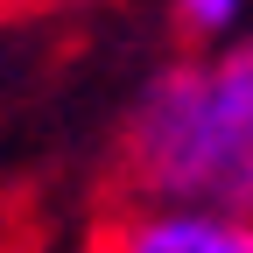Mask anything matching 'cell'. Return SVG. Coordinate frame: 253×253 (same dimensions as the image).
I'll list each match as a JSON object with an SVG mask.
<instances>
[{
	"label": "cell",
	"instance_id": "cell-1",
	"mask_svg": "<svg viewBox=\"0 0 253 253\" xmlns=\"http://www.w3.org/2000/svg\"><path fill=\"white\" fill-rule=\"evenodd\" d=\"M126 197L155 204H211L253 218V56L246 42H218L162 63L120 134Z\"/></svg>",
	"mask_w": 253,
	"mask_h": 253
},
{
	"label": "cell",
	"instance_id": "cell-4",
	"mask_svg": "<svg viewBox=\"0 0 253 253\" xmlns=\"http://www.w3.org/2000/svg\"><path fill=\"white\" fill-rule=\"evenodd\" d=\"M239 42H246V56H253V28H246V36H239Z\"/></svg>",
	"mask_w": 253,
	"mask_h": 253
},
{
	"label": "cell",
	"instance_id": "cell-3",
	"mask_svg": "<svg viewBox=\"0 0 253 253\" xmlns=\"http://www.w3.org/2000/svg\"><path fill=\"white\" fill-rule=\"evenodd\" d=\"M246 7H253V0H169L176 28H183L190 42H204V49H218V42H239V21H246Z\"/></svg>",
	"mask_w": 253,
	"mask_h": 253
},
{
	"label": "cell",
	"instance_id": "cell-2",
	"mask_svg": "<svg viewBox=\"0 0 253 253\" xmlns=\"http://www.w3.org/2000/svg\"><path fill=\"white\" fill-rule=\"evenodd\" d=\"M99 253H253V218L246 211H211V204H155V197H126Z\"/></svg>",
	"mask_w": 253,
	"mask_h": 253
}]
</instances>
